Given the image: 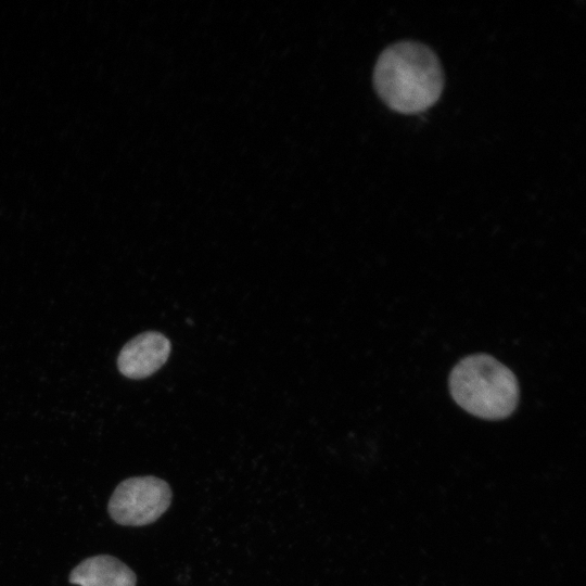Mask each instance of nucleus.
<instances>
[{
  "mask_svg": "<svg viewBox=\"0 0 586 586\" xmlns=\"http://www.w3.org/2000/svg\"><path fill=\"white\" fill-rule=\"evenodd\" d=\"M373 84L387 106L410 114L421 112L438 100L444 74L432 49L418 41L404 40L388 46L380 54Z\"/></svg>",
  "mask_w": 586,
  "mask_h": 586,
  "instance_id": "1",
  "label": "nucleus"
},
{
  "mask_svg": "<svg viewBox=\"0 0 586 586\" xmlns=\"http://www.w3.org/2000/svg\"><path fill=\"white\" fill-rule=\"evenodd\" d=\"M449 391L462 409L486 420L509 417L519 400L512 371L486 354L462 358L450 372Z\"/></svg>",
  "mask_w": 586,
  "mask_h": 586,
  "instance_id": "2",
  "label": "nucleus"
},
{
  "mask_svg": "<svg viewBox=\"0 0 586 586\" xmlns=\"http://www.w3.org/2000/svg\"><path fill=\"white\" fill-rule=\"evenodd\" d=\"M171 489L156 476H136L120 482L109 501L111 518L120 525L155 522L169 507Z\"/></svg>",
  "mask_w": 586,
  "mask_h": 586,
  "instance_id": "3",
  "label": "nucleus"
},
{
  "mask_svg": "<svg viewBox=\"0 0 586 586\" xmlns=\"http://www.w3.org/2000/svg\"><path fill=\"white\" fill-rule=\"evenodd\" d=\"M170 342L156 331L143 332L120 351L117 366L129 379H143L156 372L168 359Z\"/></svg>",
  "mask_w": 586,
  "mask_h": 586,
  "instance_id": "4",
  "label": "nucleus"
},
{
  "mask_svg": "<svg viewBox=\"0 0 586 586\" xmlns=\"http://www.w3.org/2000/svg\"><path fill=\"white\" fill-rule=\"evenodd\" d=\"M136 581L128 565L109 555L90 557L69 574V582L79 586H136Z\"/></svg>",
  "mask_w": 586,
  "mask_h": 586,
  "instance_id": "5",
  "label": "nucleus"
}]
</instances>
